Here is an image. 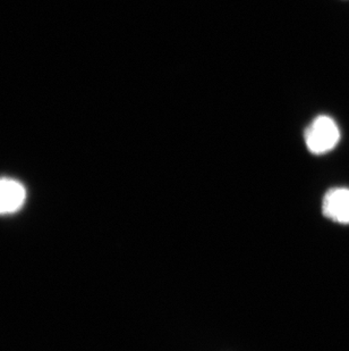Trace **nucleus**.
Here are the masks:
<instances>
[{
    "label": "nucleus",
    "instance_id": "f257e3e1",
    "mask_svg": "<svg viewBox=\"0 0 349 351\" xmlns=\"http://www.w3.org/2000/svg\"><path fill=\"white\" fill-rule=\"evenodd\" d=\"M305 143L311 153L322 155L329 153L339 143L340 131L331 117L321 115L316 117L305 130Z\"/></svg>",
    "mask_w": 349,
    "mask_h": 351
},
{
    "label": "nucleus",
    "instance_id": "f03ea898",
    "mask_svg": "<svg viewBox=\"0 0 349 351\" xmlns=\"http://www.w3.org/2000/svg\"><path fill=\"white\" fill-rule=\"evenodd\" d=\"M27 200L25 186L12 178H0V215H10L21 210Z\"/></svg>",
    "mask_w": 349,
    "mask_h": 351
},
{
    "label": "nucleus",
    "instance_id": "7ed1b4c3",
    "mask_svg": "<svg viewBox=\"0 0 349 351\" xmlns=\"http://www.w3.org/2000/svg\"><path fill=\"white\" fill-rule=\"evenodd\" d=\"M322 212L333 222L349 224V189L335 188L326 193Z\"/></svg>",
    "mask_w": 349,
    "mask_h": 351
},
{
    "label": "nucleus",
    "instance_id": "20e7f679",
    "mask_svg": "<svg viewBox=\"0 0 349 351\" xmlns=\"http://www.w3.org/2000/svg\"><path fill=\"white\" fill-rule=\"evenodd\" d=\"M345 1H346V0H345Z\"/></svg>",
    "mask_w": 349,
    "mask_h": 351
}]
</instances>
